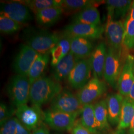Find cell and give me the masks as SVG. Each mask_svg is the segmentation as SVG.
Masks as SVG:
<instances>
[{
  "instance_id": "83f0119b",
  "label": "cell",
  "mask_w": 134,
  "mask_h": 134,
  "mask_svg": "<svg viewBox=\"0 0 134 134\" xmlns=\"http://www.w3.org/2000/svg\"><path fill=\"white\" fill-rule=\"evenodd\" d=\"M100 2L90 0H62V8L64 11L69 12L80 11L89 7L96 6Z\"/></svg>"
},
{
  "instance_id": "ffe728a7",
  "label": "cell",
  "mask_w": 134,
  "mask_h": 134,
  "mask_svg": "<svg viewBox=\"0 0 134 134\" xmlns=\"http://www.w3.org/2000/svg\"><path fill=\"white\" fill-rule=\"evenodd\" d=\"M78 61L70 51L53 68L54 79L60 82L67 78Z\"/></svg>"
},
{
  "instance_id": "277c9868",
  "label": "cell",
  "mask_w": 134,
  "mask_h": 134,
  "mask_svg": "<svg viewBox=\"0 0 134 134\" xmlns=\"http://www.w3.org/2000/svg\"><path fill=\"white\" fill-rule=\"evenodd\" d=\"M82 107L77 95L63 90L51 101L50 109L70 114H81Z\"/></svg>"
},
{
  "instance_id": "e575fe53",
  "label": "cell",
  "mask_w": 134,
  "mask_h": 134,
  "mask_svg": "<svg viewBox=\"0 0 134 134\" xmlns=\"http://www.w3.org/2000/svg\"><path fill=\"white\" fill-rule=\"evenodd\" d=\"M31 134H50L49 130L45 125L42 124L34 131Z\"/></svg>"
},
{
  "instance_id": "9c48e42d",
  "label": "cell",
  "mask_w": 134,
  "mask_h": 134,
  "mask_svg": "<svg viewBox=\"0 0 134 134\" xmlns=\"http://www.w3.org/2000/svg\"><path fill=\"white\" fill-rule=\"evenodd\" d=\"M92 71L90 59L79 60L67 77L73 88L81 90L91 80Z\"/></svg>"
},
{
  "instance_id": "d6a6232c",
  "label": "cell",
  "mask_w": 134,
  "mask_h": 134,
  "mask_svg": "<svg viewBox=\"0 0 134 134\" xmlns=\"http://www.w3.org/2000/svg\"><path fill=\"white\" fill-rule=\"evenodd\" d=\"M72 134H93L85 128L81 123L76 124L71 130Z\"/></svg>"
},
{
  "instance_id": "4316f807",
  "label": "cell",
  "mask_w": 134,
  "mask_h": 134,
  "mask_svg": "<svg viewBox=\"0 0 134 134\" xmlns=\"http://www.w3.org/2000/svg\"><path fill=\"white\" fill-rule=\"evenodd\" d=\"M26 5L35 14L41 10L52 7L62 8V1L57 0H29L19 1Z\"/></svg>"
},
{
  "instance_id": "9a60e30c",
  "label": "cell",
  "mask_w": 134,
  "mask_h": 134,
  "mask_svg": "<svg viewBox=\"0 0 134 134\" xmlns=\"http://www.w3.org/2000/svg\"><path fill=\"white\" fill-rule=\"evenodd\" d=\"M107 48L105 43L101 42L94 48L90 61L94 77L101 80L103 77Z\"/></svg>"
},
{
  "instance_id": "74e56055",
  "label": "cell",
  "mask_w": 134,
  "mask_h": 134,
  "mask_svg": "<svg viewBox=\"0 0 134 134\" xmlns=\"http://www.w3.org/2000/svg\"><path fill=\"white\" fill-rule=\"evenodd\" d=\"M130 133H134V117L130 126Z\"/></svg>"
},
{
  "instance_id": "30bf717a",
  "label": "cell",
  "mask_w": 134,
  "mask_h": 134,
  "mask_svg": "<svg viewBox=\"0 0 134 134\" xmlns=\"http://www.w3.org/2000/svg\"><path fill=\"white\" fill-rule=\"evenodd\" d=\"M107 91L105 83L101 80L93 77L77 92V96L82 106L92 102L105 93Z\"/></svg>"
},
{
  "instance_id": "484cf974",
  "label": "cell",
  "mask_w": 134,
  "mask_h": 134,
  "mask_svg": "<svg viewBox=\"0 0 134 134\" xmlns=\"http://www.w3.org/2000/svg\"><path fill=\"white\" fill-rule=\"evenodd\" d=\"M96 120L99 130H106L110 128L108 121L107 102L102 99L96 102L94 105Z\"/></svg>"
},
{
  "instance_id": "7402d4cb",
  "label": "cell",
  "mask_w": 134,
  "mask_h": 134,
  "mask_svg": "<svg viewBox=\"0 0 134 134\" xmlns=\"http://www.w3.org/2000/svg\"><path fill=\"white\" fill-rule=\"evenodd\" d=\"M81 124L93 134L99 131L94 114V105L88 104L83 106L81 110Z\"/></svg>"
},
{
  "instance_id": "4dcf8cb0",
  "label": "cell",
  "mask_w": 134,
  "mask_h": 134,
  "mask_svg": "<svg viewBox=\"0 0 134 134\" xmlns=\"http://www.w3.org/2000/svg\"><path fill=\"white\" fill-rule=\"evenodd\" d=\"M18 119L12 117L1 126L0 134H15Z\"/></svg>"
},
{
  "instance_id": "f1b7e54d",
  "label": "cell",
  "mask_w": 134,
  "mask_h": 134,
  "mask_svg": "<svg viewBox=\"0 0 134 134\" xmlns=\"http://www.w3.org/2000/svg\"><path fill=\"white\" fill-rule=\"evenodd\" d=\"M124 34L123 37V46L127 50L134 49V20L128 14L124 21Z\"/></svg>"
},
{
  "instance_id": "d590c367",
  "label": "cell",
  "mask_w": 134,
  "mask_h": 134,
  "mask_svg": "<svg viewBox=\"0 0 134 134\" xmlns=\"http://www.w3.org/2000/svg\"><path fill=\"white\" fill-rule=\"evenodd\" d=\"M129 100L134 104V81L133 86L131 87V89L130 91L129 94L127 97Z\"/></svg>"
},
{
  "instance_id": "d4e9b609",
  "label": "cell",
  "mask_w": 134,
  "mask_h": 134,
  "mask_svg": "<svg viewBox=\"0 0 134 134\" xmlns=\"http://www.w3.org/2000/svg\"><path fill=\"white\" fill-rule=\"evenodd\" d=\"M134 117V104L127 97H124L122 103L120 120L117 130H125L130 127Z\"/></svg>"
},
{
  "instance_id": "e0dca14e",
  "label": "cell",
  "mask_w": 134,
  "mask_h": 134,
  "mask_svg": "<svg viewBox=\"0 0 134 134\" xmlns=\"http://www.w3.org/2000/svg\"><path fill=\"white\" fill-rule=\"evenodd\" d=\"M107 17L114 20H121L130 10L133 1L129 0H108L106 1Z\"/></svg>"
},
{
  "instance_id": "8fae6325",
  "label": "cell",
  "mask_w": 134,
  "mask_h": 134,
  "mask_svg": "<svg viewBox=\"0 0 134 134\" xmlns=\"http://www.w3.org/2000/svg\"><path fill=\"white\" fill-rule=\"evenodd\" d=\"M104 29L101 25L72 23L68 25L63 34L69 37H81L91 40L100 38Z\"/></svg>"
},
{
  "instance_id": "5bb4252c",
  "label": "cell",
  "mask_w": 134,
  "mask_h": 134,
  "mask_svg": "<svg viewBox=\"0 0 134 134\" xmlns=\"http://www.w3.org/2000/svg\"><path fill=\"white\" fill-rule=\"evenodd\" d=\"M134 81V57L129 54L126 57L118 81L117 88L120 94L127 97Z\"/></svg>"
},
{
  "instance_id": "f546056e",
  "label": "cell",
  "mask_w": 134,
  "mask_h": 134,
  "mask_svg": "<svg viewBox=\"0 0 134 134\" xmlns=\"http://www.w3.org/2000/svg\"><path fill=\"white\" fill-rule=\"evenodd\" d=\"M22 25L8 17L0 15V31L3 34L15 33L21 29Z\"/></svg>"
},
{
  "instance_id": "603a6c76",
  "label": "cell",
  "mask_w": 134,
  "mask_h": 134,
  "mask_svg": "<svg viewBox=\"0 0 134 134\" xmlns=\"http://www.w3.org/2000/svg\"><path fill=\"white\" fill-rule=\"evenodd\" d=\"M71 50L70 38L62 34L57 45L51 51L52 67L56 66L63 58L70 53Z\"/></svg>"
},
{
  "instance_id": "6da1fadb",
  "label": "cell",
  "mask_w": 134,
  "mask_h": 134,
  "mask_svg": "<svg viewBox=\"0 0 134 134\" xmlns=\"http://www.w3.org/2000/svg\"><path fill=\"white\" fill-rule=\"evenodd\" d=\"M62 90L60 83L54 78L41 77L31 85L29 100L32 105L41 107L51 102Z\"/></svg>"
},
{
  "instance_id": "f35d334b",
  "label": "cell",
  "mask_w": 134,
  "mask_h": 134,
  "mask_svg": "<svg viewBox=\"0 0 134 134\" xmlns=\"http://www.w3.org/2000/svg\"><path fill=\"white\" fill-rule=\"evenodd\" d=\"M110 134H126L125 130H117L114 132H112Z\"/></svg>"
},
{
  "instance_id": "ac0fdd59",
  "label": "cell",
  "mask_w": 134,
  "mask_h": 134,
  "mask_svg": "<svg viewBox=\"0 0 134 134\" xmlns=\"http://www.w3.org/2000/svg\"><path fill=\"white\" fill-rule=\"evenodd\" d=\"M124 97L120 93H112L107 97L108 121L113 126H118L120 120L121 112Z\"/></svg>"
},
{
  "instance_id": "836d02e7",
  "label": "cell",
  "mask_w": 134,
  "mask_h": 134,
  "mask_svg": "<svg viewBox=\"0 0 134 134\" xmlns=\"http://www.w3.org/2000/svg\"><path fill=\"white\" fill-rule=\"evenodd\" d=\"M31 131L27 129L18 120L15 134H31Z\"/></svg>"
},
{
  "instance_id": "cb8c5ba5",
  "label": "cell",
  "mask_w": 134,
  "mask_h": 134,
  "mask_svg": "<svg viewBox=\"0 0 134 134\" xmlns=\"http://www.w3.org/2000/svg\"><path fill=\"white\" fill-rule=\"evenodd\" d=\"M50 60L49 54H40L31 67L28 75L30 85L38 80L43 75Z\"/></svg>"
},
{
  "instance_id": "ab89813d",
  "label": "cell",
  "mask_w": 134,
  "mask_h": 134,
  "mask_svg": "<svg viewBox=\"0 0 134 134\" xmlns=\"http://www.w3.org/2000/svg\"><path fill=\"white\" fill-rule=\"evenodd\" d=\"M130 134H134V133H130Z\"/></svg>"
},
{
  "instance_id": "4fadbf2b",
  "label": "cell",
  "mask_w": 134,
  "mask_h": 134,
  "mask_svg": "<svg viewBox=\"0 0 134 134\" xmlns=\"http://www.w3.org/2000/svg\"><path fill=\"white\" fill-rule=\"evenodd\" d=\"M105 31L109 46L117 50H122L124 34V22L122 20H114L107 17Z\"/></svg>"
},
{
  "instance_id": "d6986e66",
  "label": "cell",
  "mask_w": 134,
  "mask_h": 134,
  "mask_svg": "<svg viewBox=\"0 0 134 134\" xmlns=\"http://www.w3.org/2000/svg\"><path fill=\"white\" fill-rule=\"evenodd\" d=\"M64 10L60 7H52L41 10L35 14L38 24L44 27L52 26L61 19Z\"/></svg>"
},
{
  "instance_id": "44dd1931",
  "label": "cell",
  "mask_w": 134,
  "mask_h": 134,
  "mask_svg": "<svg viewBox=\"0 0 134 134\" xmlns=\"http://www.w3.org/2000/svg\"><path fill=\"white\" fill-rule=\"evenodd\" d=\"M72 23L100 25V15L96 6L87 7L77 12L73 17Z\"/></svg>"
},
{
  "instance_id": "7c38bea8",
  "label": "cell",
  "mask_w": 134,
  "mask_h": 134,
  "mask_svg": "<svg viewBox=\"0 0 134 134\" xmlns=\"http://www.w3.org/2000/svg\"><path fill=\"white\" fill-rule=\"evenodd\" d=\"M23 24L31 20L32 16L30 10L19 1L3 4L1 7V14Z\"/></svg>"
},
{
  "instance_id": "1f68e13d",
  "label": "cell",
  "mask_w": 134,
  "mask_h": 134,
  "mask_svg": "<svg viewBox=\"0 0 134 134\" xmlns=\"http://www.w3.org/2000/svg\"><path fill=\"white\" fill-rule=\"evenodd\" d=\"M15 110L12 108H9L7 104L1 102L0 104V125L1 126L6 122L7 121L12 117L15 114Z\"/></svg>"
},
{
  "instance_id": "3957f363",
  "label": "cell",
  "mask_w": 134,
  "mask_h": 134,
  "mask_svg": "<svg viewBox=\"0 0 134 134\" xmlns=\"http://www.w3.org/2000/svg\"><path fill=\"white\" fill-rule=\"evenodd\" d=\"M30 86L27 77L16 75L11 79L7 92L12 103L16 108L26 104L29 100Z\"/></svg>"
},
{
  "instance_id": "8992f818",
  "label": "cell",
  "mask_w": 134,
  "mask_h": 134,
  "mask_svg": "<svg viewBox=\"0 0 134 134\" xmlns=\"http://www.w3.org/2000/svg\"><path fill=\"white\" fill-rule=\"evenodd\" d=\"M15 115L19 122L30 131H34L42 124L43 112L36 106H20L15 109Z\"/></svg>"
},
{
  "instance_id": "7a4b0ae2",
  "label": "cell",
  "mask_w": 134,
  "mask_h": 134,
  "mask_svg": "<svg viewBox=\"0 0 134 134\" xmlns=\"http://www.w3.org/2000/svg\"><path fill=\"white\" fill-rule=\"evenodd\" d=\"M123 50H117L111 47L107 48L103 77L110 86L117 87L118 81L125 60H123ZM126 60V59H125Z\"/></svg>"
},
{
  "instance_id": "2e32d148",
  "label": "cell",
  "mask_w": 134,
  "mask_h": 134,
  "mask_svg": "<svg viewBox=\"0 0 134 134\" xmlns=\"http://www.w3.org/2000/svg\"><path fill=\"white\" fill-rule=\"evenodd\" d=\"M70 38L71 42L70 51L77 60H81L88 59L87 58L91 56L94 48L91 40L77 36H72L70 37Z\"/></svg>"
},
{
  "instance_id": "8d00e7d4",
  "label": "cell",
  "mask_w": 134,
  "mask_h": 134,
  "mask_svg": "<svg viewBox=\"0 0 134 134\" xmlns=\"http://www.w3.org/2000/svg\"><path fill=\"white\" fill-rule=\"evenodd\" d=\"M130 10L129 13V15L130 16V18L134 20V1H133L132 4L131 5V7L130 8Z\"/></svg>"
},
{
  "instance_id": "5b68a950",
  "label": "cell",
  "mask_w": 134,
  "mask_h": 134,
  "mask_svg": "<svg viewBox=\"0 0 134 134\" xmlns=\"http://www.w3.org/2000/svg\"><path fill=\"white\" fill-rule=\"evenodd\" d=\"M79 114H70L50 109L43 112V121L52 129L58 131L71 130Z\"/></svg>"
},
{
  "instance_id": "52a82bcc",
  "label": "cell",
  "mask_w": 134,
  "mask_h": 134,
  "mask_svg": "<svg viewBox=\"0 0 134 134\" xmlns=\"http://www.w3.org/2000/svg\"><path fill=\"white\" fill-rule=\"evenodd\" d=\"M61 37L59 34L52 32H38L30 36L26 40V44L40 54H49Z\"/></svg>"
},
{
  "instance_id": "ba28073f",
  "label": "cell",
  "mask_w": 134,
  "mask_h": 134,
  "mask_svg": "<svg viewBox=\"0 0 134 134\" xmlns=\"http://www.w3.org/2000/svg\"><path fill=\"white\" fill-rule=\"evenodd\" d=\"M39 55L27 44H22L13 62L14 72L17 75L27 77L31 67Z\"/></svg>"
}]
</instances>
